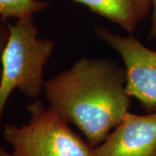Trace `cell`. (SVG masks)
I'll use <instances>...</instances> for the list:
<instances>
[{"label": "cell", "instance_id": "obj_1", "mask_svg": "<svg viewBox=\"0 0 156 156\" xmlns=\"http://www.w3.org/2000/svg\"><path fill=\"white\" fill-rule=\"evenodd\" d=\"M50 110L101 145L128 113L125 68L107 58L82 57L44 86Z\"/></svg>", "mask_w": 156, "mask_h": 156}, {"label": "cell", "instance_id": "obj_2", "mask_svg": "<svg viewBox=\"0 0 156 156\" xmlns=\"http://www.w3.org/2000/svg\"><path fill=\"white\" fill-rule=\"evenodd\" d=\"M54 49L52 40L39 37L32 17L10 23V37L2 60L0 132L6 103L15 89L29 98H37L44 91V68Z\"/></svg>", "mask_w": 156, "mask_h": 156}, {"label": "cell", "instance_id": "obj_3", "mask_svg": "<svg viewBox=\"0 0 156 156\" xmlns=\"http://www.w3.org/2000/svg\"><path fill=\"white\" fill-rule=\"evenodd\" d=\"M27 111L28 123L4 126L3 136L13 156H95V147L41 101L27 105Z\"/></svg>", "mask_w": 156, "mask_h": 156}, {"label": "cell", "instance_id": "obj_4", "mask_svg": "<svg viewBox=\"0 0 156 156\" xmlns=\"http://www.w3.org/2000/svg\"><path fill=\"white\" fill-rule=\"evenodd\" d=\"M95 33L122 57L128 95L139 101L147 111H154L156 108V51L132 36L123 37L102 26H96Z\"/></svg>", "mask_w": 156, "mask_h": 156}, {"label": "cell", "instance_id": "obj_5", "mask_svg": "<svg viewBox=\"0 0 156 156\" xmlns=\"http://www.w3.org/2000/svg\"><path fill=\"white\" fill-rule=\"evenodd\" d=\"M95 156H156V108L147 115L128 112Z\"/></svg>", "mask_w": 156, "mask_h": 156}, {"label": "cell", "instance_id": "obj_6", "mask_svg": "<svg viewBox=\"0 0 156 156\" xmlns=\"http://www.w3.org/2000/svg\"><path fill=\"white\" fill-rule=\"evenodd\" d=\"M108 20L116 23L129 34L152 10L150 0H74Z\"/></svg>", "mask_w": 156, "mask_h": 156}, {"label": "cell", "instance_id": "obj_7", "mask_svg": "<svg viewBox=\"0 0 156 156\" xmlns=\"http://www.w3.org/2000/svg\"><path fill=\"white\" fill-rule=\"evenodd\" d=\"M48 3L42 0H0V17L23 18L44 11Z\"/></svg>", "mask_w": 156, "mask_h": 156}, {"label": "cell", "instance_id": "obj_8", "mask_svg": "<svg viewBox=\"0 0 156 156\" xmlns=\"http://www.w3.org/2000/svg\"><path fill=\"white\" fill-rule=\"evenodd\" d=\"M10 37V23L5 17H0V81L2 76L3 55Z\"/></svg>", "mask_w": 156, "mask_h": 156}, {"label": "cell", "instance_id": "obj_9", "mask_svg": "<svg viewBox=\"0 0 156 156\" xmlns=\"http://www.w3.org/2000/svg\"><path fill=\"white\" fill-rule=\"evenodd\" d=\"M152 4V16H151V27L149 37L156 38V0H150Z\"/></svg>", "mask_w": 156, "mask_h": 156}, {"label": "cell", "instance_id": "obj_10", "mask_svg": "<svg viewBox=\"0 0 156 156\" xmlns=\"http://www.w3.org/2000/svg\"><path fill=\"white\" fill-rule=\"evenodd\" d=\"M0 156H13L11 153H9L0 145Z\"/></svg>", "mask_w": 156, "mask_h": 156}]
</instances>
